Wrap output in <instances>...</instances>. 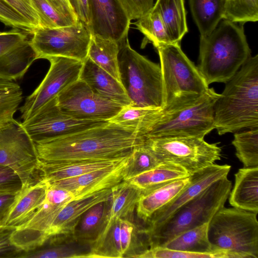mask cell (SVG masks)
<instances>
[{
	"label": "cell",
	"mask_w": 258,
	"mask_h": 258,
	"mask_svg": "<svg viewBox=\"0 0 258 258\" xmlns=\"http://www.w3.org/2000/svg\"><path fill=\"white\" fill-rule=\"evenodd\" d=\"M34 143L39 162L43 164L120 158L141 143L134 129L109 121Z\"/></svg>",
	"instance_id": "6da1fadb"
},
{
	"label": "cell",
	"mask_w": 258,
	"mask_h": 258,
	"mask_svg": "<svg viewBox=\"0 0 258 258\" xmlns=\"http://www.w3.org/2000/svg\"><path fill=\"white\" fill-rule=\"evenodd\" d=\"M225 84L214 106V129L221 136L258 127V55Z\"/></svg>",
	"instance_id": "7a4b0ae2"
},
{
	"label": "cell",
	"mask_w": 258,
	"mask_h": 258,
	"mask_svg": "<svg viewBox=\"0 0 258 258\" xmlns=\"http://www.w3.org/2000/svg\"><path fill=\"white\" fill-rule=\"evenodd\" d=\"M250 56L243 24L223 19L210 34L200 37L197 67L209 85L226 83Z\"/></svg>",
	"instance_id": "3957f363"
},
{
	"label": "cell",
	"mask_w": 258,
	"mask_h": 258,
	"mask_svg": "<svg viewBox=\"0 0 258 258\" xmlns=\"http://www.w3.org/2000/svg\"><path fill=\"white\" fill-rule=\"evenodd\" d=\"M162 78L164 106L169 111L189 105L209 89L204 78L182 50L179 43H169L156 48Z\"/></svg>",
	"instance_id": "277c9868"
},
{
	"label": "cell",
	"mask_w": 258,
	"mask_h": 258,
	"mask_svg": "<svg viewBox=\"0 0 258 258\" xmlns=\"http://www.w3.org/2000/svg\"><path fill=\"white\" fill-rule=\"evenodd\" d=\"M220 95L213 88H209L189 105L169 111L156 109L152 113L149 125L140 139L204 138L214 129V106Z\"/></svg>",
	"instance_id": "5b68a950"
},
{
	"label": "cell",
	"mask_w": 258,
	"mask_h": 258,
	"mask_svg": "<svg viewBox=\"0 0 258 258\" xmlns=\"http://www.w3.org/2000/svg\"><path fill=\"white\" fill-rule=\"evenodd\" d=\"M232 189L227 176L211 184L183 205L161 225L148 232L150 248L160 247L178 234L209 222L224 205Z\"/></svg>",
	"instance_id": "8992f818"
},
{
	"label": "cell",
	"mask_w": 258,
	"mask_h": 258,
	"mask_svg": "<svg viewBox=\"0 0 258 258\" xmlns=\"http://www.w3.org/2000/svg\"><path fill=\"white\" fill-rule=\"evenodd\" d=\"M257 213L238 208H221L210 220L208 238L214 251L232 258H258Z\"/></svg>",
	"instance_id": "52a82bcc"
},
{
	"label": "cell",
	"mask_w": 258,
	"mask_h": 258,
	"mask_svg": "<svg viewBox=\"0 0 258 258\" xmlns=\"http://www.w3.org/2000/svg\"><path fill=\"white\" fill-rule=\"evenodd\" d=\"M119 45L120 80L131 105L161 109L164 93L160 65L133 49L128 38Z\"/></svg>",
	"instance_id": "ba28073f"
},
{
	"label": "cell",
	"mask_w": 258,
	"mask_h": 258,
	"mask_svg": "<svg viewBox=\"0 0 258 258\" xmlns=\"http://www.w3.org/2000/svg\"><path fill=\"white\" fill-rule=\"evenodd\" d=\"M141 141L160 161L178 165L190 175L215 164L222 156L218 143H209L204 138H148Z\"/></svg>",
	"instance_id": "9c48e42d"
},
{
	"label": "cell",
	"mask_w": 258,
	"mask_h": 258,
	"mask_svg": "<svg viewBox=\"0 0 258 258\" xmlns=\"http://www.w3.org/2000/svg\"><path fill=\"white\" fill-rule=\"evenodd\" d=\"M29 40L36 60L62 56L84 61L87 57L92 34L87 25L79 20L71 25L40 27Z\"/></svg>",
	"instance_id": "30bf717a"
},
{
	"label": "cell",
	"mask_w": 258,
	"mask_h": 258,
	"mask_svg": "<svg viewBox=\"0 0 258 258\" xmlns=\"http://www.w3.org/2000/svg\"><path fill=\"white\" fill-rule=\"evenodd\" d=\"M0 165L12 170L22 186L33 182L39 171L34 143L16 119L0 128Z\"/></svg>",
	"instance_id": "8fae6325"
},
{
	"label": "cell",
	"mask_w": 258,
	"mask_h": 258,
	"mask_svg": "<svg viewBox=\"0 0 258 258\" xmlns=\"http://www.w3.org/2000/svg\"><path fill=\"white\" fill-rule=\"evenodd\" d=\"M47 59L50 62L47 74L19 109L22 121L79 79L84 61L62 56H53Z\"/></svg>",
	"instance_id": "7c38bea8"
},
{
	"label": "cell",
	"mask_w": 258,
	"mask_h": 258,
	"mask_svg": "<svg viewBox=\"0 0 258 258\" xmlns=\"http://www.w3.org/2000/svg\"><path fill=\"white\" fill-rule=\"evenodd\" d=\"M56 99L63 112L80 120L109 121L124 107L95 93L79 79L61 91Z\"/></svg>",
	"instance_id": "4fadbf2b"
},
{
	"label": "cell",
	"mask_w": 258,
	"mask_h": 258,
	"mask_svg": "<svg viewBox=\"0 0 258 258\" xmlns=\"http://www.w3.org/2000/svg\"><path fill=\"white\" fill-rule=\"evenodd\" d=\"M108 120H80L63 112L53 98L27 120L21 122L33 142L65 136L104 124Z\"/></svg>",
	"instance_id": "5bb4252c"
},
{
	"label": "cell",
	"mask_w": 258,
	"mask_h": 258,
	"mask_svg": "<svg viewBox=\"0 0 258 258\" xmlns=\"http://www.w3.org/2000/svg\"><path fill=\"white\" fill-rule=\"evenodd\" d=\"M92 35L110 38L119 44L128 38L131 20L120 0H87Z\"/></svg>",
	"instance_id": "9a60e30c"
},
{
	"label": "cell",
	"mask_w": 258,
	"mask_h": 258,
	"mask_svg": "<svg viewBox=\"0 0 258 258\" xmlns=\"http://www.w3.org/2000/svg\"><path fill=\"white\" fill-rule=\"evenodd\" d=\"M130 156L116 164L103 168L72 178L46 182L49 186L71 192L75 200L79 199L112 188L123 181V171L129 162Z\"/></svg>",
	"instance_id": "2e32d148"
},
{
	"label": "cell",
	"mask_w": 258,
	"mask_h": 258,
	"mask_svg": "<svg viewBox=\"0 0 258 258\" xmlns=\"http://www.w3.org/2000/svg\"><path fill=\"white\" fill-rule=\"evenodd\" d=\"M228 164H213L190 175V182L175 199L155 212L147 221V231L165 222L179 207L203 191L216 180L228 175L231 169Z\"/></svg>",
	"instance_id": "e0dca14e"
},
{
	"label": "cell",
	"mask_w": 258,
	"mask_h": 258,
	"mask_svg": "<svg viewBox=\"0 0 258 258\" xmlns=\"http://www.w3.org/2000/svg\"><path fill=\"white\" fill-rule=\"evenodd\" d=\"M48 188L42 179L22 186L0 226L16 228L26 222L44 202Z\"/></svg>",
	"instance_id": "ac0fdd59"
},
{
	"label": "cell",
	"mask_w": 258,
	"mask_h": 258,
	"mask_svg": "<svg viewBox=\"0 0 258 258\" xmlns=\"http://www.w3.org/2000/svg\"><path fill=\"white\" fill-rule=\"evenodd\" d=\"M79 79L96 94L123 106L132 105L121 82L100 68L88 57L84 61Z\"/></svg>",
	"instance_id": "d6986e66"
},
{
	"label": "cell",
	"mask_w": 258,
	"mask_h": 258,
	"mask_svg": "<svg viewBox=\"0 0 258 258\" xmlns=\"http://www.w3.org/2000/svg\"><path fill=\"white\" fill-rule=\"evenodd\" d=\"M111 191L112 188L102 190L67 204L51 223L47 233L48 239L73 231L83 215L95 205L108 201Z\"/></svg>",
	"instance_id": "ffe728a7"
},
{
	"label": "cell",
	"mask_w": 258,
	"mask_h": 258,
	"mask_svg": "<svg viewBox=\"0 0 258 258\" xmlns=\"http://www.w3.org/2000/svg\"><path fill=\"white\" fill-rule=\"evenodd\" d=\"M141 196V192L127 181H123L112 187L108 206L104 221V227L99 233L94 242H102L113 222L118 218L125 219L136 208Z\"/></svg>",
	"instance_id": "44dd1931"
},
{
	"label": "cell",
	"mask_w": 258,
	"mask_h": 258,
	"mask_svg": "<svg viewBox=\"0 0 258 258\" xmlns=\"http://www.w3.org/2000/svg\"><path fill=\"white\" fill-rule=\"evenodd\" d=\"M235 183L228 197L234 208L258 213V166L243 167L234 174Z\"/></svg>",
	"instance_id": "7402d4cb"
},
{
	"label": "cell",
	"mask_w": 258,
	"mask_h": 258,
	"mask_svg": "<svg viewBox=\"0 0 258 258\" xmlns=\"http://www.w3.org/2000/svg\"><path fill=\"white\" fill-rule=\"evenodd\" d=\"M128 156L117 159L80 161L53 164H43L39 162L40 178L48 182L78 176L116 164Z\"/></svg>",
	"instance_id": "603a6c76"
},
{
	"label": "cell",
	"mask_w": 258,
	"mask_h": 258,
	"mask_svg": "<svg viewBox=\"0 0 258 258\" xmlns=\"http://www.w3.org/2000/svg\"><path fill=\"white\" fill-rule=\"evenodd\" d=\"M189 176V173L183 167L172 163L162 162L155 167L126 181L138 188L142 196Z\"/></svg>",
	"instance_id": "cb8c5ba5"
},
{
	"label": "cell",
	"mask_w": 258,
	"mask_h": 258,
	"mask_svg": "<svg viewBox=\"0 0 258 258\" xmlns=\"http://www.w3.org/2000/svg\"><path fill=\"white\" fill-rule=\"evenodd\" d=\"M190 182V175L141 196L136 206L138 217L147 222L155 212L179 195Z\"/></svg>",
	"instance_id": "d4e9b609"
},
{
	"label": "cell",
	"mask_w": 258,
	"mask_h": 258,
	"mask_svg": "<svg viewBox=\"0 0 258 258\" xmlns=\"http://www.w3.org/2000/svg\"><path fill=\"white\" fill-rule=\"evenodd\" d=\"M119 51V43L115 40L92 35L87 57L121 82L118 65Z\"/></svg>",
	"instance_id": "484cf974"
},
{
	"label": "cell",
	"mask_w": 258,
	"mask_h": 258,
	"mask_svg": "<svg viewBox=\"0 0 258 258\" xmlns=\"http://www.w3.org/2000/svg\"><path fill=\"white\" fill-rule=\"evenodd\" d=\"M159 12L172 43H179L188 32L184 0H157Z\"/></svg>",
	"instance_id": "4316f807"
},
{
	"label": "cell",
	"mask_w": 258,
	"mask_h": 258,
	"mask_svg": "<svg viewBox=\"0 0 258 258\" xmlns=\"http://www.w3.org/2000/svg\"><path fill=\"white\" fill-rule=\"evenodd\" d=\"M201 36L210 34L225 18L227 0H188Z\"/></svg>",
	"instance_id": "83f0119b"
},
{
	"label": "cell",
	"mask_w": 258,
	"mask_h": 258,
	"mask_svg": "<svg viewBox=\"0 0 258 258\" xmlns=\"http://www.w3.org/2000/svg\"><path fill=\"white\" fill-rule=\"evenodd\" d=\"M40 16L42 27L56 28L76 23L79 19L71 6L50 0H30Z\"/></svg>",
	"instance_id": "f1b7e54d"
},
{
	"label": "cell",
	"mask_w": 258,
	"mask_h": 258,
	"mask_svg": "<svg viewBox=\"0 0 258 258\" xmlns=\"http://www.w3.org/2000/svg\"><path fill=\"white\" fill-rule=\"evenodd\" d=\"M209 222L178 234L160 247L183 251L217 252L213 250L208 238Z\"/></svg>",
	"instance_id": "f546056e"
},
{
	"label": "cell",
	"mask_w": 258,
	"mask_h": 258,
	"mask_svg": "<svg viewBox=\"0 0 258 258\" xmlns=\"http://www.w3.org/2000/svg\"><path fill=\"white\" fill-rule=\"evenodd\" d=\"M134 24L156 48L160 45L172 43L160 14L154 6Z\"/></svg>",
	"instance_id": "4dcf8cb0"
},
{
	"label": "cell",
	"mask_w": 258,
	"mask_h": 258,
	"mask_svg": "<svg viewBox=\"0 0 258 258\" xmlns=\"http://www.w3.org/2000/svg\"><path fill=\"white\" fill-rule=\"evenodd\" d=\"M23 101V92L15 81L0 79V128L14 121Z\"/></svg>",
	"instance_id": "1f68e13d"
},
{
	"label": "cell",
	"mask_w": 258,
	"mask_h": 258,
	"mask_svg": "<svg viewBox=\"0 0 258 258\" xmlns=\"http://www.w3.org/2000/svg\"><path fill=\"white\" fill-rule=\"evenodd\" d=\"M232 144L243 167L258 166V127L234 133Z\"/></svg>",
	"instance_id": "d6a6232c"
},
{
	"label": "cell",
	"mask_w": 258,
	"mask_h": 258,
	"mask_svg": "<svg viewBox=\"0 0 258 258\" xmlns=\"http://www.w3.org/2000/svg\"><path fill=\"white\" fill-rule=\"evenodd\" d=\"M161 162L141 142L131 153L129 162L123 171V181L150 170Z\"/></svg>",
	"instance_id": "836d02e7"
},
{
	"label": "cell",
	"mask_w": 258,
	"mask_h": 258,
	"mask_svg": "<svg viewBox=\"0 0 258 258\" xmlns=\"http://www.w3.org/2000/svg\"><path fill=\"white\" fill-rule=\"evenodd\" d=\"M244 24L258 20V0H227L225 18Z\"/></svg>",
	"instance_id": "e575fe53"
},
{
	"label": "cell",
	"mask_w": 258,
	"mask_h": 258,
	"mask_svg": "<svg viewBox=\"0 0 258 258\" xmlns=\"http://www.w3.org/2000/svg\"><path fill=\"white\" fill-rule=\"evenodd\" d=\"M140 258H232L228 252L221 251L212 252H197L174 250L163 247L150 248L137 255Z\"/></svg>",
	"instance_id": "d590c367"
},
{
	"label": "cell",
	"mask_w": 258,
	"mask_h": 258,
	"mask_svg": "<svg viewBox=\"0 0 258 258\" xmlns=\"http://www.w3.org/2000/svg\"><path fill=\"white\" fill-rule=\"evenodd\" d=\"M17 257L23 258H64L80 257V254L75 249L67 245L40 246L35 249L20 252Z\"/></svg>",
	"instance_id": "8d00e7d4"
},
{
	"label": "cell",
	"mask_w": 258,
	"mask_h": 258,
	"mask_svg": "<svg viewBox=\"0 0 258 258\" xmlns=\"http://www.w3.org/2000/svg\"><path fill=\"white\" fill-rule=\"evenodd\" d=\"M0 21L5 25L23 31L28 34L36 28L4 0H0Z\"/></svg>",
	"instance_id": "74e56055"
},
{
	"label": "cell",
	"mask_w": 258,
	"mask_h": 258,
	"mask_svg": "<svg viewBox=\"0 0 258 258\" xmlns=\"http://www.w3.org/2000/svg\"><path fill=\"white\" fill-rule=\"evenodd\" d=\"M107 201L95 205L83 215L78 230V232L81 235L91 234L104 221Z\"/></svg>",
	"instance_id": "f35d334b"
},
{
	"label": "cell",
	"mask_w": 258,
	"mask_h": 258,
	"mask_svg": "<svg viewBox=\"0 0 258 258\" xmlns=\"http://www.w3.org/2000/svg\"><path fill=\"white\" fill-rule=\"evenodd\" d=\"M36 29L42 27L38 12L30 0H4Z\"/></svg>",
	"instance_id": "ab89813d"
},
{
	"label": "cell",
	"mask_w": 258,
	"mask_h": 258,
	"mask_svg": "<svg viewBox=\"0 0 258 258\" xmlns=\"http://www.w3.org/2000/svg\"><path fill=\"white\" fill-rule=\"evenodd\" d=\"M131 20H137L154 6V0H120Z\"/></svg>",
	"instance_id": "60d3db41"
},
{
	"label": "cell",
	"mask_w": 258,
	"mask_h": 258,
	"mask_svg": "<svg viewBox=\"0 0 258 258\" xmlns=\"http://www.w3.org/2000/svg\"><path fill=\"white\" fill-rule=\"evenodd\" d=\"M22 187L18 175L11 169L0 165V191L18 192Z\"/></svg>",
	"instance_id": "b9f144b4"
},
{
	"label": "cell",
	"mask_w": 258,
	"mask_h": 258,
	"mask_svg": "<svg viewBox=\"0 0 258 258\" xmlns=\"http://www.w3.org/2000/svg\"><path fill=\"white\" fill-rule=\"evenodd\" d=\"M119 225L121 250L123 256L130 246L134 225L128 220L123 218H119Z\"/></svg>",
	"instance_id": "7bdbcfd3"
},
{
	"label": "cell",
	"mask_w": 258,
	"mask_h": 258,
	"mask_svg": "<svg viewBox=\"0 0 258 258\" xmlns=\"http://www.w3.org/2000/svg\"><path fill=\"white\" fill-rule=\"evenodd\" d=\"M79 20L87 25L89 24V10L87 0H69Z\"/></svg>",
	"instance_id": "ee69618b"
},
{
	"label": "cell",
	"mask_w": 258,
	"mask_h": 258,
	"mask_svg": "<svg viewBox=\"0 0 258 258\" xmlns=\"http://www.w3.org/2000/svg\"><path fill=\"white\" fill-rule=\"evenodd\" d=\"M18 192L0 191V223L7 213Z\"/></svg>",
	"instance_id": "f6af8a7d"
},
{
	"label": "cell",
	"mask_w": 258,
	"mask_h": 258,
	"mask_svg": "<svg viewBox=\"0 0 258 258\" xmlns=\"http://www.w3.org/2000/svg\"><path fill=\"white\" fill-rule=\"evenodd\" d=\"M15 229L0 226V253L7 250L16 248L12 246L10 242L11 234Z\"/></svg>",
	"instance_id": "bcb514c9"
},
{
	"label": "cell",
	"mask_w": 258,
	"mask_h": 258,
	"mask_svg": "<svg viewBox=\"0 0 258 258\" xmlns=\"http://www.w3.org/2000/svg\"><path fill=\"white\" fill-rule=\"evenodd\" d=\"M50 1H51L52 2H55V3H57L66 4H68V5H70L69 4L67 3L66 2H65L64 1H63L62 0H50Z\"/></svg>",
	"instance_id": "7dc6e473"
},
{
	"label": "cell",
	"mask_w": 258,
	"mask_h": 258,
	"mask_svg": "<svg viewBox=\"0 0 258 258\" xmlns=\"http://www.w3.org/2000/svg\"><path fill=\"white\" fill-rule=\"evenodd\" d=\"M62 1H64L65 2H66L67 3L69 4L71 6V5H70V4L69 3V0H62Z\"/></svg>",
	"instance_id": "c3c4849f"
}]
</instances>
